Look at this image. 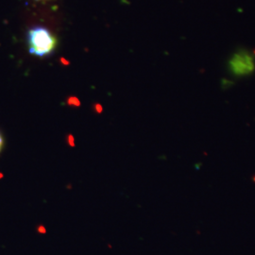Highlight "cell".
Returning <instances> with one entry per match:
<instances>
[{
    "label": "cell",
    "instance_id": "52a82bcc",
    "mask_svg": "<svg viewBox=\"0 0 255 255\" xmlns=\"http://www.w3.org/2000/svg\"><path fill=\"white\" fill-rule=\"evenodd\" d=\"M69 139H70V146H74L73 136H69Z\"/></svg>",
    "mask_w": 255,
    "mask_h": 255
},
{
    "label": "cell",
    "instance_id": "8992f818",
    "mask_svg": "<svg viewBox=\"0 0 255 255\" xmlns=\"http://www.w3.org/2000/svg\"><path fill=\"white\" fill-rule=\"evenodd\" d=\"M96 110H97V112H98V113H101V112H102V107H101V105H100V104H97V105H96Z\"/></svg>",
    "mask_w": 255,
    "mask_h": 255
},
{
    "label": "cell",
    "instance_id": "6da1fadb",
    "mask_svg": "<svg viewBox=\"0 0 255 255\" xmlns=\"http://www.w3.org/2000/svg\"><path fill=\"white\" fill-rule=\"evenodd\" d=\"M27 44L30 54L45 58L53 54L58 46V39L48 28L37 26L28 29Z\"/></svg>",
    "mask_w": 255,
    "mask_h": 255
},
{
    "label": "cell",
    "instance_id": "7a4b0ae2",
    "mask_svg": "<svg viewBox=\"0 0 255 255\" xmlns=\"http://www.w3.org/2000/svg\"><path fill=\"white\" fill-rule=\"evenodd\" d=\"M228 67L230 72L236 77L249 76L255 72V57L248 51L240 50L230 59Z\"/></svg>",
    "mask_w": 255,
    "mask_h": 255
},
{
    "label": "cell",
    "instance_id": "5b68a950",
    "mask_svg": "<svg viewBox=\"0 0 255 255\" xmlns=\"http://www.w3.org/2000/svg\"><path fill=\"white\" fill-rule=\"evenodd\" d=\"M38 231H39V233H41V234H46V229H45V227H43V226L39 227Z\"/></svg>",
    "mask_w": 255,
    "mask_h": 255
},
{
    "label": "cell",
    "instance_id": "3957f363",
    "mask_svg": "<svg viewBox=\"0 0 255 255\" xmlns=\"http://www.w3.org/2000/svg\"><path fill=\"white\" fill-rule=\"evenodd\" d=\"M67 103H68V105H70V106H75V107H79V106L81 105V102H80V101H79L77 98H75V97L69 98V99H68V101H67Z\"/></svg>",
    "mask_w": 255,
    "mask_h": 255
},
{
    "label": "cell",
    "instance_id": "277c9868",
    "mask_svg": "<svg viewBox=\"0 0 255 255\" xmlns=\"http://www.w3.org/2000/svg\"><path fill=\"white\" fill-rule=\"evenodd\" d=\"M3 146H4V138H3V135L0 132V152L3 149Z\"/></svg>",
    "mask_w": 255,
    "mask_h": 255
},
{
    "label": "cell",
    "instance_id": "ba28073f",
    "mask_svg": "<svg viewBox=\"0 0 255 255\" xmlns=\"http://www.w3.org/2000/svg\"><path fill=\"white\" fill-rule=\"evenodd\" d=\"M36 1H42V0H36Z\"/></svg>",
    "mask_w": 255,
    "mask_h": 255
}]
</instances>
